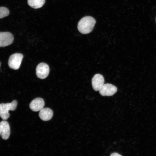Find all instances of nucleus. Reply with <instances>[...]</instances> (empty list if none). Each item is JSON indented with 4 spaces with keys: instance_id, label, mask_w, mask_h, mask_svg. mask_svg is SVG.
I'll return each instance as SVG.
<instances>
[{
    "instance_id": "nucleus-1",
    "label": "nucleus",
    "mask_w": 156,
    "mask_h": 156,
    "mask_svg": "<svg viewBox=\"0 0 156 156\" xmlns=\"http://www.w3.org/2000/svg\"><path fill=\"white\" fill-rule=\"evenodd\" d=\"M96 21L92 17L86 16L82 18L79 22L77 29L79 31L83 34H87L93 30Z\"/></svg>"
},
{
    "instance_id": "nucleus-2",
    "label": "nucleus",
    "mask_w": 156,
    "mask_h": 156,
    "mask_svg": "<svg viewBox=\"0 0 156 156\" xmlns=\"http://www.w3.org/2000/svg\"><path fill=\"white\" fill-rule=\"evenodd\" d=\"M17 101L14 100L11 103L0 104V117L3 120H6L10 117L9 111H14L16 108Z\"/></svg>"
},
{
    "instance_id": "nucleus-3",
    "label": "nucleus",
    "mask_w": 156,
    "mask_h": 156,
    "mask_svg": "<svg viewBox=\"0 0 156 156\" xmlns=\"http://www.w3.org/2000/svg\"><path fill=\"white\" fill-rule=\"evenodd\" d=\"M23 57V55L20 53H15L11 55L8 61L9 67L14 70L18 69L20 66Z\"/></svg>"
},
{
    "instance_id": "nucleus-4",
    "label": "nucleus",
    "mask_w": 156,
    "mask_h": 156,
    "mask_svg": "<svg viewBox=\"0 0 156 156\" xmlns=\"http://www.w3.org/2000/svg\"><path fill=\"white\" fill-rule=\"evenodd\" d=\"M49 72V68L46 64L42 62L39 64L36 67V73L37 77L41 79L46 78Z\"/></svg>"
},
{
    "instance_id": "nucleus-5",
    "label": "nucleus",
    "mask_w": 156,
    "mask_h": 156,
    "mask_svg": "<svg viewBox=\"0 0 156 156\" xmlns=\"http://www.w3.org/2000/svg\"><path fill=\"white\" fill-rule=\"evenodd\" d=\"M116 87L110 83L104 84L99 90L100 94L103 96H110L113 95L117 91Z\"/></svg>"
},
{
    "instance_id": "nucleus-6",
    "label": "nucleus",
    "mask_w": 156,
    "mask_h": 156,
    "mask_svg": "<svg viewBox=\"0 0 156 156\" xmlns=\"http://www.w3.org/2000/svg\"><path fill=\"white\" fill-rule=\"evenodd\" d=\"M13 40V36L10 32H0V47L9 46L12 43Z\"/></svg>"
},
{
    "instance_id": "nucleus-7",
    "label": "nucleus",
    "mask_w": 156,
    "mask_h": 156,
    "mask_svg": "<svg viewBox=\"0 0 156 156\" xmlns=\"http://www.w3.org/2000/svg\"><path fill=\"white\" fill-rule=\"evenodd\" d=\"M103 76L99 74H95L92 79V84L93 89L95 91H99L104 84Z\"/></svg>"
},
{
    "instance_id": "nucleus-8",
    "label": "nucleus",
    "mask_w": 156,
    "mask_h": 156,
    "mask_svg": "<svg viewBox=\"0 0 156 156\" xmlns=\"http://www.w3.org/2000/svg\"><path fill=\"white\" fill-rule=\"evenodd\" d=\"M44 104V102L43 99L40 98H37L31 102L29 107L32 111L38 112L43 108Z\"/></svg>"
},
{
    "instance_id": "nucleus-9",
    "label": "nucleus",
    "mask_w": 156,
    "mask_h": 156,
    "mask_svg": "<svg viewBox=\"0 0 156 156\" xmlns=\"http://www.w3.org/2000/svg\"><path fill=\"white\" fill-rule=\"evenodd\" d=\"M1 135L2 138L4 140L8 139L10 136V128L8 123L5 120L0 122Z\"/></svg>"
},
{
    "instance_id": "nucleus-10",
    "label": "nucleus",
    "mask_w": 156,
    "mask_h": 156,
    "mask_svg": "<svg viewBox=\"0 0 156 156\" xmlns=\"http://www.w3.org/2000/svg\"><path fill=\"white\" fill-rule=\"evenodd\" d=\"M53 115V111L49 108H43L39 114L40 118L44 121H48L51 120Z\"/></svg>"
},
{
    "instance_id": "nucleus-11",
    "label": "nucleus",
    "mask_w": 156,
    "mask_h": 156,
    "mask_svg": "<svg viewBox=\"0 0 156 156\" xmlns=\"http://www.w3.org/2000/svg\"><path fill=\"white\" fill-rule=\"evenodd\" d=\"M45 2V0H27L28 5L34 9H38L42 7Z\"/></svg>"
},
{
    "instance_id": "nucleus-12",
    "label": "nucleus",
    "mask_w": 156,
    "mask_h": 156,
    "mask_svg": "<svg viewBox=\"0 0 156 156\" xmlns=\"http://www.w3.org/2000/svg\"><path fill=\"white\" fill-rule=\"evenodd\" d=\"M10 13L8 9L5 7H0V19L8 16Z\"/></svg>"
},
{
    "instance_id": "nucleus-13",
    "label": "nucleus",
    "mask_w": 156,
    "mask_h": 156,
    "mask_svg": "<svg viewBox=\"0 0 156 156\" xmlns=\"http://www.w3.org/2000/svg\"><path fill=\"white\" fill-rule=\"evenodd\" d=\"M110 156H121V155L116 153H112L110 155Z\"/></svg>"
},
{
    "instance_id": "nucleus-14",
    "label": "nucleus",
    "mask_w": 156,
    "mask_h": 156,
    "mask_svg": "<svg viewBox=\"0 0 156 156\" xmlns=\"http://www.w3.org/2000/svg\"><path fill=\"white\" fill-rule=\"evenodd\" d=\"M1 135V129L0 128V136Z\"/></svg>"
},
{
    "instance_id": "nucleus-15",
    "label": "nucleus",
    "mask_w": 156,
    "mask_h": 156,
    "mask_svg": "<svg viewBox=\"0 0 156 156\" xmlns=\"http://www.w3.org/2000/svg\"><path fill=\"white\" fill-rule=\"evenodd\" d=\"M1 62H0V66H1Z\"/></svg>"
}]
</instances>
